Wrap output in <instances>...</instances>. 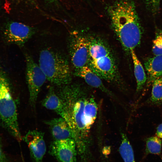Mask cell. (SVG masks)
I'll return each instance as SVG.
<instances>
[{"mask_svg": "<svg viewBox=\"0 0 162 162\" xmlns=\"http://www.w3.org/2000/svg\"><path fill=\"white\" fill-rule=\"evenodd\" d=\"M74 74L83 79L89 86L100 89L111 97L114 96L104 85L101 79L88 65L75 69Z\"/></svg>", "mask_w": 162, "mask_h": 162, "instance_id": "12", "label": "cell"}, {"mask_svg": "<svg viewBox=\"0 0 162 162\" xmlns=\"http://www.w3.org/2000/svg\"><path fill=\"white\" fill-rule=\"evenodd\" d=\"M48 126L54 140L73 139L70 128L62 117L55 118L44 122Z\"/></svg>", "mask_w": 162, "mask_h": 162, "instance_id": "11", "label": "cell"}, {"mask_svg": "<svg viewBox=\"0 0 162 162\" xmlns=\"http://www.w3.org/2000/svg\"><path fill=\"white\" fill-rule=\"evenodd\" d=\"M29 148L34 162H42L46 151L44 133L37 130H29L23 138Z\"/></svg>", "mask_w": 162, "mask_h": 162, "instance_id": "10", "label": "cell"}, {"mask_svg": "<svg viewBox=\"0 0 162 162\" xmlns=\"http://www.w3.org/2000/svg\"><path fill=\"white\" fill-rule=\"evenodd\" d=\"M152 51L155 56L162 55V30L157 28L153 41Z\"/></svg>", "mask_w": 162, "mask_h": 162, "instance_id": "19", "label": "cell"}, {"mask_svg": "<svg viewBox=\"0 0 162 162\" xmlns=\"http://www.w3.org/2000/svg\"><path fill=\"white\" fill-rule=\"evenodd\" d=\"M144 65L148 74L147 86H149L156 79L162 76V55L148 58Z\"/></svg>", "mask_w": 162, "mask_h": 162, "instance_id": "13", "label": "cell"}, {"mask_svg": "<svg viewBox=\"0 0 162 162\" xmlns=\"http://www.w3.org/2000/svg\"><path fill=\"white\" fill-rule=\"evenodd\" d=\"M134 66V74L136 82V91H140L147 80V77L142 64L138 58L134 50L130 52Z\"/></svg>", "mask_w": 162, "mask_h": 162, "instance_id": "15", "label": "cell"}, {"mask_svg": "<svg viewBox=\"0 0 162 162\" xmlns=\"http://www.w3.org/2000/svg\"><path fill=\"white\" fill-rule=\"evenodd\" d=\"M10 81L0 68V124L19 141L22 136L18 121L16 104L11 94Z\"/></svg>", "mask_w": 162, "mask_h": 162, "instance_id": "3", "label": "cell"}, {"mask_svg": "<svg viewBox=\"0 0 162 162\" xmlns=\"http://www.w3.org/2000/svg\"><path fill=\"white\" fill-rule=\"evenodd\" d=\"M68 46L71 62L75 69L88 65L89 38L77 32H74L69 37Z\"/></svg>", "mask_w": 162, "mask_h": 162, "instance_id": "6", "label": "cell"}, {"mask_svg": "<svg viewBox=\"0 0 162 162\" xmlns=\"http://www.w3.org/2000/svg\"><path fill=\"white\" fill-rule=\"evenodd\" d=\"M150 100L154 104H162V76L156 79L152 83Z\"/></svg>", "mask_w": 162, "mask_h": 162, "instance_id": "17", "label": "cell"}, {"mask_svg": "<svg viewBox=\"0 0 162 162\" xmlns=\"http://www.w3.org/2000/svg\"><path fill=\"white\" fill-rule=\"evenodd\" d=\"M26 79L29 94V103L35 108L39 93L46 80V77L32 56L26 54Z\"/></svg>", "mask_w": 162, "mask_h": 162, "instance_id": "5", "label": "cell"}, {"mask_svg": "<svg viewBox=\"0 0 162 162\" xmlns=\"http://www.w3.org/2000/svg\"><path fill=\"white\" fill-rule=\"evenodd\" d=\"M55 0H46V1L49 3H52L55 2Z\"/></svg>", "mask_w": 162, "mask_h": 162, "instance_id": "23", "label": "cell"}, {"mask_svg": "<svg viewBox=\"0 0 162 162\" xmlns=\"http://www.w3.org/2000/svg\"><path fill=\"white\" fill-rule=\"evenodd\" d=\"M108 12L120 42L130 52L140 44L143 33L134 3L130 0L118 2L109 7Z\"/></svg>", "mask_w": 162, "mask_h": 162, "instance_id": "2", "label": "cell"}, {"mask_svg": "<svg viewBox=\"0 0 162 162\" xmlns=\"http://www.w3.org/2000/svg\"><path fill=\"white\" fill-rule=\"evenodd\" d=\"M156 134L158 137L162 139V123L159 124L157 127Z\"/></svg>", "mask_w": 162, "mask_h": 162, "instance_id": "22", "label": "cell"}, {"mask_svg": "<svg viewBox=\"0 0 162 162\" xmlns=\"http://www.w3.org/2000/svg\"><path fill=\"white\" fill-rule=\"evenodd\" d=\"M58 87L56 91L63 105L61 117L68 124L77 153L85 162L89 154L91 129L97 118V104L93 94L80 84L70 83Z\"/></svg>", "mask_w": 162, "mask_h": 162, "instance_id": "1", "label": "cell"}, {"mask_svg": "<svg viewBox=\"0 0 162 162\" xmlns=\"http://www.w3.org/2000/svg\"></svg>", "mask_w": 162, "mask_h": 162, "instance_id": "24", "label": "cell"}, {"mask_svg": "<svg viewBox=\"0 0 162 162\" xmlns=\"http://www.w3.org/2000/svg\"><path fill=\"white\" fill-rule=\"evenodd\" d=\"M88 65L101 79L112 83L118 82L117 68L111 52L89 59Z\"/></svg>", "mask_w": 162, "mask_h": 162, "instance_id": "7", "label": "cell"}, {"mask_svg": "<svg viewBox=\"0 0 162 162\" xmlns=\"http://www.w3.org/2000/svg\"><path fill=\"white\" fill-rule=\"evenodd\" d=\"M33 27L21 23L11 22L7 24L4 35L9 43L22 46L35 33Z\"/></svg>", "mask_w": 162, "mask_h": 162, "instance_id": "9", "label": "cell"}, {"mask_svg": "<svg viewBox=\"0 0 162 162\" xmlns=\"http://www.w3.org/2000/svg\"><path fill=\"white\" fill-rule=\"evenodd\" d=\"M161 0H145L146 8L153 15L159 12Z\"/></svg>", "mask_w": 162, "mask_h": 162, "instance_id": "20", "label": "cell"}, {"mask_svg": "<svg viewBox=\"0 0 162 162\" xmlns=\"http://www.w3.org/2000/svg\"><path fill=\"white\" fill-rule=\"evenodd\" d=\"M0 162H14L12 156L4 151L0 141Z\"/></svg>", "mask_w": 162, "mask_h": 162, "instance_id": "21", "label": "cell"}, {"mask_svg": "<svg viewBox=\"0 0 162 162\" xmlns=\"http://www.w3.org/2000/svg\"><path fill=\"white\" fill-rule=\"evenodd\" d=\"M39 65L47 80L57 86L71 83L72 77L69 62L60 53L48 49L40 52Z\"/></svg>", "mask_w": 162, "mask_h": 162, "instance_id": "4", "label": "cell"}, {"mask_svg": "<svg viewBox=\"0 0 162 162\" xmlns=\"http://www.w3.org/2000/svg\"><path fill=\"white\" fill-rule=\"evenodd\" d=\"M121 142L119 147L120 154L124 162H135L133 150L127 135L121 133Z\"/></svg>", "mask_w": 162, "mask_h": 162, "instance_id": "16", "label": "cell"}, {"mask_svg": "<svg viewBox=\"0 0 162 162\" xmlns=\"http://www.w3.org/2000/svg\"><path fill=\"white\" fill-rule=\"evenodd\" d=\"M42 101V105L46 108L53 111L61 117L63 113V105L61 99L52 86Z\"/></svg>", "mask_w": 162, "mask_h": 162, "instance_id": "14", "label": "cell"}, {"mask_svg": "<svg viewBox=\"0 0 162 162\" xmlns=\"http://www.w3.org/2000/svg\"><path fill=\"white\" fill-rule=\"evenodd\" d=\"M146 152L147 153L159 154L161 152L162 141L159 137L152 136L146 141Z\"/></svg>", "mask_w": 162, "mask_h": 162, "instance_id": "18", "label": "cell"}, {"mask_svg": "<svg viewBox=\"0 0 162 162\" xmlns=\"http://www.w3.org/2000/svg\"><path fill=\"white\" fill-rule=\"evenodd\" d=\"M49 152L59 162H77L76 146L73 139L54 140Z\"/></svg>", "mask_w": 162, "mask_h": 162, "instance_id": "8", "label": "cell"}]
</instances>
